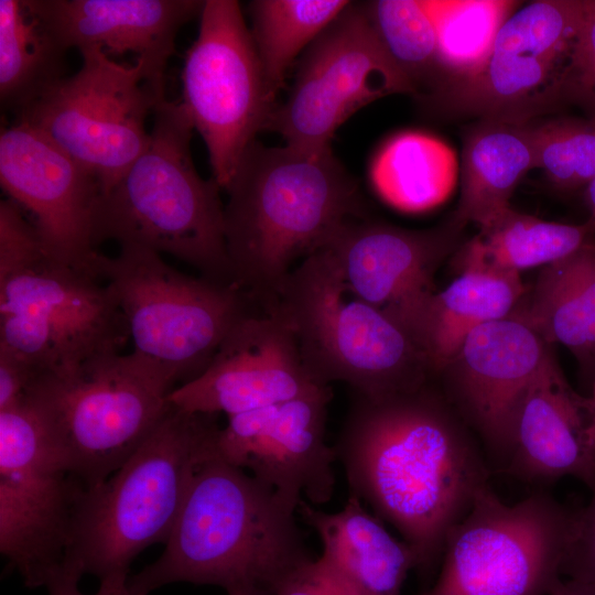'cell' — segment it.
Masks as SVG:
<instances>
[{
  "label": "cell",
  "mask_w": 595,
  "mask_h": 595,
  "mask_svg": "<svg viewBox=\"0 0 595 595\" xmlns=\"http://www.w3.org/2000/svg\"><path fill=\"white\" fill-rule=\"evenodd\" d=\"M181 78L180 104L205 142L213 178L226 190L278 105L238 1H204Z\"/></svg>",
  "instance_id": "13"
},
{
  "label": "cell",
  "mask_w": 595,
  "mask_h": 595,
  "mask_svg": "<svg viewBox=\"0 0 595 595\" xmlns=\"http://www.w3.org/2000/svg\"><path fill=\"white\" fill-rule=\"evenodd\" d=\"M548 345L526 323L509 315L472 331L432 380L482 440L497 467L505 456L517 408L551 355Z\"/></svg>",
  "instance_id": "19"
},
{
  "label": "cell",
  "mask_w": 595,
  "mask_h": 595,
  "mask_svg": "<svg viewBox=\"0 0 595 595\" xmlns=\"http://www.w3.org/2000/svg\"><path fill=\"white\" fill-rule=\"evenodd\" d=\"M173 379L131 351L108 353L39 377L28 400L86 489L115 473L170 411Z\"/></svg>",
  "instance_id": "8"
},
{
  "label": "cell",
  "mask_w": 595,
  "mask_h": 595,
  "mask_svg": "<svg viewBox=\"0 0 595 595\" xmlns=\"http://www.w3.org/2000/svg\"><path fill=\"white\" fill-rule=\"evenodd\" d=\"M225 238L235 282L259 307L273 304L293 268L347 221L365 218L359 185L331 148L255 140L228 187Z\"/></svg>",
  "instance_id": "2"
},
{
  "label": "cell",
  "mask_w": 595,
  "mask_h": 595,
  "mask_svg": "<svg viewBox=\"0 0 595 595\" xmlns=\"http://www.w3.org/2000/svg\"><path fill=\"white\" fill-rule=\"evenodd\" d=\"M392 94L414 89L380 44L361 3L350 2L305 51L291 93L266 130L291 147L331 148L335 131L354 112Z\"/></svg>",
  "instance_id": "15"
},
{
  "label": "cell",
  "mask_w": 595,
  "mask_h": 595,
  "mask_svg": "<svg viewBox=\"0 0 595 595\" xmlns=\"http://www.w3.org/2000/svg\"><path fill=\"white\" fill-rule=\"evenodd\" d=\"M37 377L25 361L0 348V411L24 401Z\"/></svg>",
  "instance_id": "37"
},
{
  "label": "cell",
  "mask_w": 595,
  "mask_h": 595,
  "mask_svg": "<svg viewBox=\"0 0 595 595\" xmlns=\"http://www.w3.org/2000/svg\"><path fill=\"white\" fill-rule=\"evenodd\" d=\"M212 414L172 404L160 424L106 480L86 489L62 566L82 578L129 574L148 547L166 543L199 465L215 454Z\"/></svg>",
  "instance_id": "6"
},
{
  "label": "cell",
  "mask_w": 595,
  "mask_h": 595,
  "mask_svg": "<svg viewBox=\"0 0 595 595\" xmlns=\"http://www.w3.org/2000/svg\"><path fill=\"white\" fill-rule=\"evenodd\" d=\"M273 304L320 385L342 381L356 396L381 399L431 381L428 361L410 334L354 292L325 250L293 268Z\"/></svg>",
  "instance_id": "7"
},
{
  "label": "cell",
  "mask_w": 595,
  "mask_h": 595,
  "mask_svg": "<svg viewBox=\"0 0 595 595\" xmlns=\"http://www.w3.org/2000/svg\"><path fill=\"white\" fill-rule=\"evenodd\" d=\"M298 513L318 536L323 552L318 560L357 595H400L414 553L393 538L361 499L350 494L337 512L314 509L301 500Z\"/></svg>",
  "instance_id": "23"
},
{
  "label": "cell",
  "mask_w": 595,
  "mask_h": 595,
  "mask_svg": "<svg viewBox=\"0 0 595 595\" xmlns=\"http://www.w3.org/2000/svg\"><path fill=\"white\" fill-rule=\"evenodd\" d=\"M129 574H115L100 580L99 589L94 595H134L128 584ZM80 577L63 566L47 581L48 595H85L78 588Z\"/></svg>",
  "instance_id": "38"
},
{
  "label": "cell",
  "mask_w": 595,
  "mask_h": 595,
  "mask_svg": "<svg viewBox=\"0 0 595 595\" xmlns=\"http://www.w3.org/2000/svg\"><path fill=\"white\" fill-rule=\"evenodd\" d=\"M581 2V25L569 99L578 101L595 119V0Z\"/></svg>",
  "instance_id": "34"
},
{
  "label": "cell",
  "mask_w": 595,
  "mask_h": 595,
  "mask_svg": "<svg viewBox=\"0 0 595 595\" xmlns=\"http://www.w3.org/2000/svg\"><path fill=\"white\" fill-rule=\"evenodd\" d=\"M458 269L461 274L442 291L432 292L403 324L428 361L431 380L472 331L508 317L524 294L520 273L478 264Z\"/></svg>",
  "instance_id": "24"
},
{
  "label": "cell",
  "mask_w": 595,
  "mask_h": 595,
  "mask_svg": "<svg viewBox=\"0 0 595 595\" xmlns=\"http://www.w3.org/2000/svg\"><path fill=\"white\" fill-rule=\"evenodd\" d=\"M0 183L31 218L46 251L99 280L97 178L43 133L14 121L0 134Z\"/></svg>",
  "instance_id": "16"
},
{
  "label": "cell",
  "mask_w": 595,
  "mask_h": 595,
  "mask_svg": "<svg viewBox=\"0 0 595 595\" xmlns=\"http://www.w3.org/2000/svg\"><path fill=\"white\" fill-rule=\"evenodd\" d=\"M380 44L411 83L414 94L440 87L436 33L424 0L361 3Z\"/></svg>",
  "instance_id": "32"
},
{
  "label": "cell",
  "mask_w": 595,
  "mask_h": 595,
  "mask_svg": "<svg viewBox=\"0 0 595 595\" xmlns=\"http://www.w3.org/2000/svg\"><path fill=\"white\" fill-rule=\"evenodd\" d=\"M547 344L567 347L583 371L595 377V244L545 266L523 305L510 314Z\"/></svg>",
  "instance_id": "25"
},
{
  "label": "cell",
  "mask_w": 595,
  "mask_h": 595,
  "mask_svg": "<svg viewBox=\"0 0 595 595\" xmlns=\"http://www.w3.org/2000/svg\"><path fill=\"white\" fill-rule=\"evenodd\" d=\"M85 490L28 400L0 411V552L25 586L62 567Z\"/></svg>",
  "instance_id": "12"
},
{
  "label": "cell",
  "mask_w": 595,
  "mask_h": 595,
  "mask_svg": "<svg viewBox=\"0 0 595 595\" xmlns=\"http://www.w3.org/2000/svg\"><path fill=\"white\" fill-rule=\"evenodd\" d=\"M462 228L453 217L429 229L357 218L343 225L321 250L354 292L403 325L434 292V273L455 249Z\"/></svg>",
  "instance_id": "20"
},
{
  "label": "cell",
  "mask_w": 595,
  "mask_h": 595,
  "mask_svg": "<svg viewBox=\"0 0 595 595\" xmlns=\"http://www.w3.org/2000/svg\"><path fill=\"white\" fill-rule=\"evenodd\" d=\"M274 595H357L318 559L295 570Z\"/></svg>",
  "instance_id": "36"
},
{
  "label": "cell",
  "mask_w": 595,
  "mask_h": 595,
  "mask_svg": "<svg viewBox=\"0 0 595 595\" xmlns=\"http://www.w3.org/2000/svg\"><path fill=\"white\" fill-rule=\"evenodd\" d=\"M458 176L454 150L422 131L388 139L371 163L370 177L380 197L403 212H424L442 204Z\"/></svg>",
  "instance_id": "28"
},
{
  "label": "cell",
  "mask_w": 595,
  "mask_h": 595,
  "mask_svg": "<svg viewBox=\"0 0 595 595\" xmlns=\"http://www.w3.org/2000/svg\"><path fill=\"white\" fill-rule=\"evenodd\" d=\"M68 51L133 53L149 84L164 93V72L181 28L201 14L202 0H29Z\"/></svg>",
  "instance_id": "22"
},
{
  "label": "cell",
  "mask_w": 595,
  "mask_h": 595,
  "mask_svg": "<svg viewBox=\"0 0 595 595\" xmlns=\"http://www.w3.org/2000/svg\"><path fill=\"white\" fill-rule=\"evenodd\" d=\"M472 430L429 381L381 399L357 396L335 446L353 494L391 523L430 580L450 531L488 487Z\"/></svg>",
  "instance_id": "1"
},
{
  "label": "cell",
  "mask_w": 595,
  "mask_h": 595,
  "mask_svg": "<svg viewBox=\"0 0 595 595\" xmlns=\"http://www.w3.org/2000/svg\"><path fill=\"white\" fill-rule=\"evenodd\" d=\"M537 167L564 191L595 178V119L555 118L531 126Z\"/></svg>",
  "instance_id": "33"
},
{
  "label": "cell",
  "mask_w": 595,
  "mask_h": 595,
  "mask_svg": "<svg viewBox=\"0 0 595 595\" xmlns=\"http://www.w3.org/2000/svg\"><path fill=\"white\" fill-rule=\"evenodd\" d=\"M584 198L589 210V218L595 221V178L585 186Z\"/></svg>",
  "instance_id": "40"
},
{
  "label": "cell",
  "mask_w": 595,
  "mask_h": 595,
  "mask_svg": "<svg viewBox=\"0 0 595 595\" xmlns=\"http://www.w3.org/2000/svg\"><path fill=\"white\" fill-rule=\"evenodd\" d=\"M66 50L29 0H0V100L18 116L65 77Z\"/></svg>",
  "instance_id": "29"
},
{
  "label": "cell",
  "mask_w": 595,
  "mask_h": 595,
  "mask_svg": "<svg viewBox=\"0 0 595 595\" xmlns=\"http://www.w3.org/2000/svg\"><path fill=\"white\" fill-rule=\"evenodd\" d=\"M130 339L102 281L53 258L23 209L0 202V348L39 377L69 370Z\"/></svg>",
  "instance_id": "5"
},
{
  "label": "cell",
  "mask_w": 595,
  "mask_h": 595,
  "mask_svg": "<svg viewBox=\"0 0 595 595\" xmlns=\"http://www.w3.org/2000/svg\"><path fill=\"white\" fill-rule=\"evenodd\" d=\"M79 69L15 116L87 169L108 192L145 149L147 119L165 94L143 65H125L98 48L80 51Z\"/></svg>",
  "instance_id": "11"
},
{
  "label": "cell",
  "mask_w": 595,
  "mask_h": 595,
  "mask_svg": "<svg viewBox=\"0 0 595 595\" xmlns=\"http://www.w3.org/2000/svg\"><path fill=\"white\" fill-rule=\"evenodd\" d=\"M552 595H595V583L567 578Z\"/></svg>",
  "instance_id": "39"
},
{
  "label": "cell",
  "mask_w": 595,
  "mask_h": 595,
  "mask_svg": "<svg viewBox=\"0 0 595 595\" xmlns=\"http://www.w3.org/2000/svg\"><path fill=\"white\" fill-rule=\"evenodd\" d=\"M534 167L531 126L484 118L464 137L461 197L452 217L463 227L485 225L509 206L515 187Z\"/></svg>",
  "instance_id": "26"
},
{
  "label": "cell",
  "mask_w": 595,
  "mask_h": 595,
  "mask_svg": "<svg viewBox=\"0 0 595 595\" xmlns=\"http://www.w3.org/2000/svg\"><path fill=\"white\" fill-rule=\"evenodd\" d=\"M498 468L532 485L565 476L588 488L595 484V423L588 397L569 385L552 354L517 408Z\"/></svg>",
  "instance_id": "21"
},
{
  "label": "cell",
  "mask_w": 595,
  "mask_h": 595,
  "mask_svg": "<svg viewBox=\"0 0 595 595\" xmlns=\"http://www.w3.org/2000/svg\"><path fill=\"white\" fill-rule=\"evenodd\" d=\"M518 3L509 0H424L435 28L442 88L480 71L499 30Z\"/></svg>",
  "instance_id": "30"
},
{
  "label": "cell",
  "mask_w": 595,
  "mask_h": 595,
  "mask_svg": "<svg viewBox=\"0 0 595 595\" xmlns=\"http://www.w3.org/2000/svg\"><path fill=\"white\" fill-rule=\"evenodd\" d=\"M346 0H255L251 34L271 96L277 99L300 52L349 6Z\"/></svg>",
  "instance_id": "31"
},
{
  "label": "cell",
  "mask_w": 595,
  "mask_h": 595,
  "mask_svg": "<svg viewBox=\"0 0 595 595\" xmlns=\"http://www.w3.org/2000/svg\"><path fill=\"white\" fill-rule=\"evenodd\" d=\"M587 397H588L589 407H591L593 418H594V423H595V377H594V379L592 381L591 392H589V394Z\"/></svg>",
  "instance_id": "41"
},
{
  "label": "cell",
  "mask_w": 595,
  "mask_h": 595,
  "mask_svg": "<svg viewBox=\"0 0 595 595\" xmlns=\"http://www.w3.org/2000/svg\"><path fill=\"white\" fill-rule=\"evenodd\" d=\"M296 510L273 489L215 454L196 469L161 556L129 576L134 595L176 582L228 595H274L312 559Z\"/></svg>",
  "instance_id": "3"
},
{
  "label": "cell",
  "mask_w": 595,
  "mask_h": 595,
  "mask_svg": "<svg viewBox=\"0 0 595 595\" xmlns=\"http://www.w3.org/2000/svg\"><path fill=\"white\" fill-rule=\"evenodd\" d=\"M575 512L542 489L509 506L486 487L450 531L439 577L420 595H552Z\"/></svg>",
  "instance_id": "10"
},
{
  "label": "cell",
  "mask_w": 595,
  "mask_h": 595,
  "mask_svg": "<svg viewBox=\"0 0 595 595\" xmlns=\"http://www.w3.org/2000/svg\"><path fill=\"white\" fill-rule=\"evenodd\" d=\"M594 231L591 218L580 225L548 221L509 205L462 246L456 255L457 267L478 264L520 273L569 257L589 242Z\"/></svg>",
  "instance_id": "27"
},
{
  "label": "cell",
  "mask_w": 595,
  "mask_h": 595,
  "mask_svg": "<svg viewBox=\"0 0 595 595\" xmlns=\"http://www.w3.org/2000/svg\"><path fill=\"white\" fill-rule=\"evenodd\" d=\"M581 10V0H539L516 10L480 71L435 96L458 111L515 122L569 99Z\"/></svg>",
  "instance_id": "14"
},
{
  "label": "cell",
  "mask_w": 595,
  "mask_h": 595,
  "mask_svg": "<svg viewBox=\"0 0 595 595\" xmlns=\"http://www.w3.org/2000/svg\"><path fill=\"white\" fill-rule=\"evenodd\" d=\"M322 387L305 368L279 309L257 307L229 331L207 368L169 394L180 410L228 416L272 405Z\"/></svg>",
  "instance_id": "18"
},
{
  "label": "cell",
  "mask_w": 595,
  "mask_h": 595,
  "mask_svg": "<svg viewBox=\"0 0 595 595\" xmlns=\"http://www.w3.org/2000/svg\"><path fill=\"white\" fill-rule=\"evenodd\" d=\"M587 505L576 509L561 574L571 580L595 583V484Z\"/></svg>",
  "instance_id": "35"
},
{
  "label": "cell",
  "mask_w": 595,
  "mask_h": 595,
  "mask_svg": "<svg viewBox=\"0 0 595 595\" xmlns=\"http://www.w3.org/2000/svg\"><path fill=\"white\" fill-rule=\"evenodd\" d=\"M331 386L272 405L228 416L216 455L270 487L296 510L303 496L331 500L336 448L326 442Z\"/></svg>",
  "instance_id": "17"
},
{
  "label": "cell",
  "mask_w": 595,
  "mask_h": 595,
  "mask_svg": "<svg viewBox=\"0 0 595 595\" xmlns=\"http://www.w3.org/2000/svg\"><path fill=\"white\" fill-rule=\"evenodd\" d=\"M193 130L180 102L163 98L156 104L145 149L99 196L95 241L98 246L113 240L120 247L170 255L203 278L237 286L226 246L220 186L195 169Z\"/></svg>",
  "instance_id": "4"
},
{
  "label": "cell",
  "mask_w": 595,
  "mask_h": 595,
  "mask_svg": "<svg viewBox=\"0 0 595 595\" xmlns=\"http://www.w3.org/2000/svg\"><path fill=\"white\" fill-rule=\"evenodd\" d=\"M99 274L126 318L132 351L175 385L198 377L235 324L258 307L238 286L186 275L144 248L102 255Z\"/></svg>",
  "instance_id": "9"
}]
</instances>
